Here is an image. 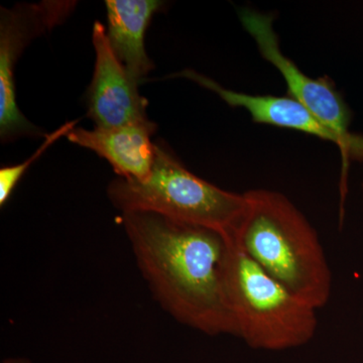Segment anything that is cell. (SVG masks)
<instances>
[{
	"label": "cell",
	"mask_w": 363,
	"mask_h": 363,
	"mask_svg": "<svg viewBox=\"0 0 363 363\" xmlns=\"http://www.w3.org/2000/svg\"><path fill=\"white\" fill-rule=\"evenodd\" d=\"M177 77L189 79L201 87L212 91L231 107L245 108L257 123L302 131L337 145L342 157L341 201L347 193L348 166L351 161L363 162V135L338 133L317 118L311 111L292 97L274 95H252L227 89L218 82L194 70H184Z\"/></svg>",
	"instance_id": "6"
},
{
	"label": "cell",
	"mask_w": 363,
	"mask_h": 363,
	"mask_svg": "<svg viewBox=\"0 0 363 363\" xmlns=\"http://www.w3.org/2000/svg\"><path fill=\"white\" fill-rule=\"evenodd\" d=\"M157 130V123L147 119L117 128H74L66 138L106 160L119 178L143 181L149 177L156 157V143L150 138Z\"/></svg>",
	"instance_id": "9"
},
{
	"label": "cell",
	"mask_w": 363,
	"mask_h": 363,
	"mask_svg": "<svg viewBox=\"0 0 363 363\" xmlns=\"http://www.w3.org/2000/svg\"><path fill=\"white\" fill-rule=\"evenodd\" d=\"M75 1H43L0 9V138L4 143L21 136L44 135L21 113L16 104L14 68L35 38L61 25Z\"/></svg>",
	"instance_id": "5"
},
{
	"label": "cell",
	"mask_w": 363,
	"mask_h": 363,
	"mask_svg": "<svg viewBox=\"0 0 363 363\" xmlns=\"http://www.w3.org/2000/svg\"><path fill=\"white\" fill-rule=\"evenodd\" d=\"M245 206L233 230L248 257L289 290L319 310L328 303L332 277L314 227L277 191L245 193Z\"/></svg>",
	"instance_id": "2"
},
{
	"label": "cell",
	"mask_w": 363,
	"mask_h": 363,
	"mask_svg": "<svg viewBox=\"0 0 363 363\" xmlns=\"http://www.w3.org/2000/svg\"><path fill=\"white\" fill-rule=\"evenodd\" d=\"M76 123L78 121H68L63 125L60 126L58 130L52 131L49 135H45L44 143L40 145L39 149L35 150L32 157H28L26 161L21 164H13L11 167H4L0 169V205L1 207L7 202L11 195L13 194L14 189L18 185V182L25 175L28 168L37 161L43 154L49 149L50 147L61 138L62 136H66L74 128H76Z\"/></svg>",
	"instance_id": "11"
},
{
	"label": "cell",
	"mask_w": 363,
	"mask_h": 363,
	"mask_svg": "<svg viewBox=\"0 0 363 363\" xmlns=\"http://www.w3.org/2000/svg\"><path fill=\"white\" fill-rule=\"evenodd\" d=\"M241 23L255 40L260 55L283 76L288 96L304 105L322 123L341 133H348L352 111L330 78L313 79L288 57L279 47V37L274 30L272 14L250 9L240 11Z\"/></svg>",
	"instance_id": "7"
},
{
	"label": "cell",
	"mask_w": 363,
	"mask_h": 363,
	"mask_svg": "<svg viewBox=\"0 0 363 363\" xmlns=\"http://www.w3.org/2000/svg\"><path fill=\"white\" fill-rule=\"evenodd\" d=\"M107 196L114 208L152 212L175 220L231 231L245 206V193L230 192L189 171L166 145L156 143V157L143 181L117 178Z\"/></svg>",
	"instance_id": "4"
},
{
	"label": "cell",
	"mask_w": 363,
	"mask_h": 363,
	"mask_svg": "<svg viewBox=\"0 0 363 363\" xmlns=\"http://www.w3.org/2000/svg\"><path fill=\"white\" fill-rule=\"evenodd\" d=\"M225 291L236 336L250 347L289 350L314 337L318 310L253 262L231 234Z\"/></svg>",
	"instance_id": "3"
},
{
	"label": "cell",
	"mask_w": 363,
	"mask_h": 363,
	"mask_svg": "<svg viewBox=\"0 0 363 363\" xmlns=\"http://www.w3.org/2000/svg\"><path fill=\"white\" fill-rule=\"evenodd\" d=\"M95 66L87 90V116L96 128H111L150 119L147 100L136 81L117 59L107 40L106 28L95 21L92 32Z\"/></svg>",
	"instance_id": "8"
},
{
	"label": "cell",
	"mask_w": 363,
	"mask_h": 363,
	"mask_svg": "<svg viewBox=\"0 0 363 363\" xmlns=\"http://www.w3.org/2000/svg\"><path fill=\"white\" fill-rule=\"evenodd\" d=\"M362 194H363V183H362Z\"/></svg>",
	"instance_id": "13"
},
{
	"label": "cell",
	"mask_w": 363,
	"mask_h": 363,
	"mask_svg": "<svg viewBox=\"0 0 363 363\" xmlns=\"http://www.w3.org/2000/svg\"><path fill=\"white\" fill-rule=\"evenodd\" d=\"M2 363H28V362L21 359H6Z\"/></svg>",
	"instance_id": "12"
},
{
	"label": "cell",
	"mask_w": 363,
	"mask_h": 363,
	"mask_svg": "<svg viewBox=\"0 0 363 363\" xmlns=\"http://www.w3.org/2000/svg\"><path fill=\"white\" fill-rule=\"evenodd\" d=\"M106 35L112 51L128 73L142 83L154 69L145 48V30L154 14L164 6L160 0H106Z\"/></svg>",
	"instance_id": "10"
},
{
	"label": "cell",
	"mask_w": 363,
	"mask_h": 363,
	"mask_svg": "<svg viewBox=\"0 0 363 363\" xmlns=\"http://www.w3.org/2000/svg\"><path fill=\"white\" fill-rule=\"evenodd\" d=\"M136 266L152 297L179 323L209 336H236L227 302L230 233L152 212L121 216Z\"/></svg>",
	"instance_id": "1"
}]
</instances>
